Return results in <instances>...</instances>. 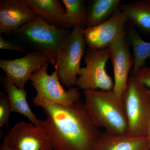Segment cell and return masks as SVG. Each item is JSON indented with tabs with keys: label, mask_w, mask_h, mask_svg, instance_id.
<instances>
[{
	"label": "cell",
	"mask_w": 150,
	"mask_h": 150,
	"mask_svg": "<svg viewBox=\"0 0 150 150\" xmlns=\"http://www.w3.org/2000/svg\"><path fill=\"white\" fill-rule=\"evenodd\" d=\"M47 118L41 121L54 150H94L101 132L92 121L83 101L55 104L34 97Z\"/></svg>",
	"instance_id": "6da1fadb"
},
{
	"label": "cell",
	"mask_w": 150,
	"mask_h": 150,
	"mask_svg": "<svg viewBox=\"0 0 150 150\" xmlns=\"http://www.w3.org/2000/svg\"><path fill=\"white\" fill-rule=\"evenodd\" d=\"M86 110L97 128L114 134H126L127 119L123 96L113 90L83 91Z\"/></svg>",
	"instance_id": "7a4b0ae2"
},
{
	"label": "cell",
	"mask_w": 150,
	"mask_h": 150,
	"mask_svg": "<svg viewBox=\"0 0 150 150\" xmlns=\"http://www.w3.org/2000/svg\"><path fill=\"white\" fill-rule=\"evenodd\" d=\"M71 31L70 29L57 28L37 16L32 21L8 36L28 50L40 51L46 54L54 66L58 49Z\"/></svg>",
	"instance_id": "3957f363"
},
{
	"label": "cell",
	"mask_w": 150,
	"mask_h": 150,
	"mask_svg": "<svg viewBox=\"0 0 150 150\" xmlns=\"http://www.w3.org/2000/svg\"><path fill=\"white\" fill-rule=\"evenodd\" d=\"M127 122L126 135L146 138L150 122L149 89L130 76L123 96Z\"/></svg>",
	"instance_id": "277c9868"
},
{
	"label": "cell",
	"mask_w": 150,
	"mask_h": 150,
	"mask_svg": "<svg viewBox=\"0 0 150 150\" xmlns=\"http://www.w3.org/2000/svg\"><path fill=\"white\" fill-rule=\"evenodd\" d=\"M84 28L75 27L62 41L58 49L55 70L60 81L68 88L76 85L80 73L81 62L87 46Z\"/></svg>",
	"instance_id": "5b68a950"
},
{
	"label": "cell",
	"mask_w": 150,
	"mask_h": 150,
	"mask_svg": "<svg viewBox=\"0 0 150 150\" xmlns=\"http://www.w3.org/2000/svg\"><path fill=\"white\" fill-rule=\"evenodd\" d=\"M85 67L81 68L76 86L86 91L112 90L114 81L108 74L106 64L110 59L108 48L92 50L88 48L85 54Z\"/></svg>",
	"instance_id": "8992f818"
},
{
	"label": "cell",
	"mask_w": 150,
	"mask_h": 150,
	"mask_svg": "<svg viewBox=\"0 0 150 150\" xmlns=\"http://www.w3.org/2000/svg\"><path fill=\"white\" fill-rule=\"evenodd\" d=\"M50 63H46L30 78L37 94L34 97L55 104L71 105L80 100V93L75 87L66 90L61 84L57 71L48 74L47 69Z\"/></svg>",
	"instance_id": "52a82bcc"
},
{
	"label": "cell",
	"mask_w": 150,
	"mask_h": 150,
	"mask_svg": "<svg viewBox=\"0 0 150 150\" xmlns=\"http://www.w3.org/2000/svg\"><path fill=\"white\" fill-rule=\"evenodd\" d=\"M128 22L126 14L120 9L105 22L85 28L83 33L87 46L92 50L108 48L118 38L126 36Z\"/></svg>",
	"instance_id": "ba28073f"
},
{
	"label": "cell",
	"mask_w": 150,
	"mask_h": 150,
	"mask_svg": "<svg viewBox=\"0 0 150 150\" xmlns=\"http://www.w3.org/2000/svg\"><path fill=\"white\" fill-rule=\"evenodd\" d=\"M10 150H53L49 137L42 127L21 121L5 136Z\"/></svg>",
	"instance_id": "9c48e42d"
},
{
	"label": "cell",
	"mask_w": 150,
	"mask_h": 150,
	"mask_svg": "<svg viewBox=\"0 0 150 150\" xmlns=\"http://www.w3.org/2000/svg\"><path fill=\"white\" fill-rule=\"evenodd\" d=\"M48 62L51 64L46 54L40 51H33L19 59H1L0 68L5 73L9 80L19 88L23 89L31 75Z\"/></svg>",
	"instance_id": "30bf717a"
},
{
	"label": "cell",
	"mask_w": 150,
	"mask_h": 150,
	"mask_svg": "<svg viewBox=\"0 0 150 150\" xmlns=\"http://www.w3.org/2000/svg\"><path fill=\"white\" fill-rule=\"evenodd\" d=\"M127 37L118 38L108 48L114 74V87L116 94L123 96L134 66L133 54Z\"/></svg>",
	"instance_id": "8fae6325"
},
{
	"label": "cell",
	"mask_w": 150,
	"mask_h": 150,
	"mask_svg": "<svg viewBox=\"0 0 150 150\" xmlns=\"http://www.w3.org/2000/svg\"><path fill=\"white\" fill-rule=\"evenodd\" d=\"M36 16L25 0H1L0 34L9 35Z\"/></svg>",
	"instance_id": "7c38bea8"
},
{
	"label": "cell",
	"mask_w": 150,
	"mask_h": 150,
	"mask_svg": "<svg viewBox=\"0 0 150 150\" xmlns=\"http://www.w3.org/2000/svg\"><path fill=\"white\" fill-rule=\"evenodd\" d=\"M36 16L60 29L67 28L66 10L58 0H25Z\"/></svg>",
	"instance_id": "4fadbf2b"
},
{
	"label": "cell",
	"mask_w": 150,
	"mask_h": 150,
	"mask_svg": "<svg viewBox=\"0 0 150 150\" xmlns=\"http://www.w3.org/2000/svg\"><path fill=\"white\" fill-rule=\"evenodd\" d=\"M150 148L146 138H134L105 131L101 133L94 150H149Z\"/></svg>",
	"instance_id": "5bb4252c"
},
{
	"label": "cell",
	"mask_w": 150,
	"mask_h": 150,
	"mask_svg": "<svg viewBox=\"0 0 150 150\" xmlns=\"http://www.w3.org/2000/svg\"><path fill=\"white\" fill-rule=\"evenodd\" d=\"M0 80L8 98L11 112L21 114L26 117L31 123L42 127L41 120H39L33 112L28 103L27 91L25 88H19L9 80L6 75L1 76Z\"/></svg>",
	"instance_id": "9a60e30c"
},
{
	"label": "cell",
	"mask_w": 150,
	"mask_h": 150,
	"mask_svg": "<svg viewBox=\"0 0 150 150\" xmlns=\"http://www.w3.org/2000/svg\"><path fill=\"white\" fill-rule=\"evenodd\" d=\"M120 9L126 14L131 25L150 35V0L121 4Z\"/></svg>",
	"instance_id": "2e32d148"
},
{
	"label": "cell",
	"mask_w": 150,
	"mask_h": 150,
	"mask_svg": "<svg viewBox=\"0 0 150 150\" xmlns=\"http://www.w3.org/2000/svg\"><path fill=\"white\" fill-rule=\"evenodd\" d=\"M120 0H91L88 1L87 27L97 26L109 20L121 6Z\"/></svg>",
	"instance_id": "e0dca14e"
},
{
	"label": "cell",
	"mask_w": 150,
	"mask_h": 150,
	"mask_svg": "<svg viewBox=\"0 0 150 150\" xmlns=\"http://www.w3.org/2000/svg\"><path fill=\"white\" fill-rule=\"evenodd\" d=\"M126 33V37L133 50L134 64L131 76H134L146 66V60L150 59V42L143 40L137 28L131 25H127Z\"/></svg>",
	"instance_id": "ac0fdd59"
},
{
	"label": "cell",
	"mask_w": 150,
	"mask_h": 150,
	"mask_svg": "<svg viewBox=\"0 0 150 150\" xmlns=\"http://www.w3.org/2000/svg\"><path fill=\"white\" fill-rule=\"evenodd\" d=\"M66 8L68 29L80 27H87V10L84 0H62Z\"/></svg>",
	"instance_id": "d6986e66"
},
{
	"label": "cell",
	"mask_w": 150,
	"mask_h": 150,
	"mask_svg": "<svg viewBox=\"0 0 150 150\" xmlns=\"http://www.w3.org/2000/svg\"><path fill=\"white\" fill-rule=\"evenodd\" d=\"M11 112L10 105L6 94L0 92V128L8 126L10 115Z\"/></svg>",
	"instance_id": "ffe728a7"
},
{
	"label": "cell",
	"mask_w": 150,
	"mask_h": 150,
	"mask_svg": "<svg viewBox=\"0 0 150 150\" xmlns=\"http://www.w3.org/2000/svg\"><path fill=\"white\" fill-rule=\"evenodd\" d=\"M0 49L17 51L25 54L29 53L28 50L17 40L11 38L6 39L1 34H0Z\"/></svg>",
	"instance_id": "44dd1931"
},
{
	"label": "cell",
	"mask_w": 150,
	"mask_h": 150,
	"mask_svg": "<svg viewBox=\"0 0 150 150\" xmlns=\"http://www.w3.org/2000/svg\"><path fill=\"white\" fill-rule=\"evenodd\" d=\"M134 76L150 90V66L141 68Z\"/></svg>",
	"instance_id": "7402d4cb"
},
{
	"label": "cell",
	"mask_w": 150,
	"mask_h": 150,
	"mask_svg": "<svg viewBox=\"0 0 150 150\" xmlns=\"http://www.w3.org/2000/svg\"><path fill=\"white\" fill-rule=\"evenodd\" d=\"M0 150H10L9 149L8 146L7 144L5 141H4L3 143L1 144V148H0Z\"/></svg>",
	"instance_id": "603a6c76"
},
{
	"label": "cell",
	"mask_w": 150,
	"mask_h": 150,
	"mask_svg": "<svg viewBox=\"0 0 150 150\" xmlns=\"http://www.w3.org/2000/svg\"><path fill=\"white\" fill-rule=\"evenodd\" d=\"M146 138H147V139L148 142H149V144L150 148V123H149V129H148L147 135Z\"/></svg>",
	"instance_id": "cb8c5ba5"
},
{
	"label": "cell",
	"mask_w": 150,
	"mask_h": 150,
	"mask_svg": "<svg viewBox=\"0 0 150 150\" xmlns=\"http://www.w3.org/2000/svg\"><path fill=\"white\" fill-rule=\"evenodd\" d=\"M149 150H150V149H149Z\"/></svg>",
	"instance_id": "d4e9b609"
}]
</instances>
